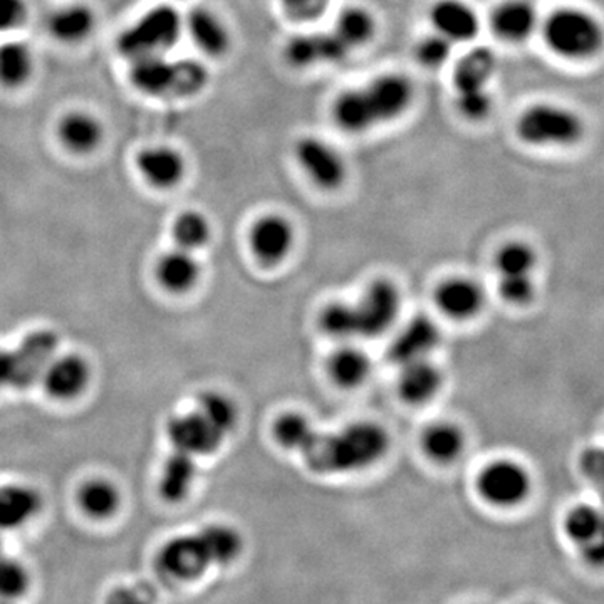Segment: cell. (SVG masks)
Listing matches in <instances>:
<instances>
[{"instance_id":"cell-1","label":"cell","mask_w":604,"mask_h":604,"mask_svg":"<svg viewBox=\"0 0 604 604\" xmlns=\"http://www.w3.org/2000/svg\"><path fill=\"white\" fill-rule=\"evenodd\" d=\"M415 101V86L407 76L387 72L360 88L347 89L334 99V125L350 135H363L407 115Z\"/></svg>"},{"instance_id":"cell-2","label":"cell","mask_w":604,"mask_h":604,"mask_svg":"<svg viewBox=\"0 0 604 604\" xmlns=\"http://www.w3.org/2000/svg\"><path fill=\"white\" fill-rule=\"evenodd\" d=\"M390 437L380 425L363 421L338 433H314L301 456L308 467L320 474L358 473L383 459Z\"/></svg>"},{"instance_id":"cell-3","label":"cell","mask_w":604,"mask_h":604,"mask_svg":"<svg viewBox=\"0 0 604 604\" xmlns=\"http://www.w3.org/2000/svg\"><path fill=\"white\" fill-rule=\"evenodd\" d=\"M129 82L149 98L188 99L207 89L211 71L198 59L145 56L129 61Z\"/></svg>"},{"instance_id":"cell-4","label":"cell","mask_w":604,"mask_h":604,"mask_svg":"<svg viewBox=\"0 0 604 604\" xmlns=\"http://www.w3.org/2000/svg\"><path fill=\"white\" fill-rule=\"evenodd\" d=\"M185 35V16L172 4H158L143 12L116 39V48L123 58L171 55Z\"/></svg>"},{"instance_id":"cell-5","label":"cell","mask_w":604,"mask_h":604,"mask_svg":"<svg viewBox=\"0 0 604 604\" xmlns=\"http://www.w3.org/2000/svg\"><path fill=\"white\" fill-rule=\"evenodd\" d=\"M540 29L547 48L567 59L591 58L600 52L604 45V32L600 22L577 9L554 11Z\"/></svg>"},{"instance_id":"cell-6","label":"cell","mask_w":604,"mask_h":604,"mask_svg":"<svg viewBox=\"0 0 604 604\" xmlns=\"http://www.w3.org/2000/svg\"><path fill=\"white\" fill-rule=\"evenodd\" d=\"M517 136L527 145L567 146L581 139L584 125L576 113L554 105H534L517 119Z\"/></svg>"},{"instance_id":"cell-7","label":"cell","mask_w":604,"mask_h":604,"mask_svg":"<svg viewBox=\"0 0 604 604\" xmlns=\"http://www.w3.org/2000/svg\"><path fill=\"white\" fill-rule=\"evenodd\" d=\"M295 160L321 191H338L348 178L347 162L331 143L318 136H302L294 146Z\"/></svg>"},{"instance_id":"cell-8","label":"cell","mask_w":604,"mask_h":604,"mask_svg":"<svg viewBox=\"0 0 604 604\" xmlns=\"http://www.w3.org/2000/svg\"><path fill=\"white\" fill-rule=\"evenodd\" d=\"M477 486L487 503L499 507H514L527 499L533 480L519 464L499 460L483 470Z\"/></svg>"},{"instance_id":"cell-9","label":"cell","mask_w":604,"mask_h":604,"mask_svg":"<svg viewBox=\"0 0 604 604\" xmlns=\"http://www.w3.org/2000/svg\"><path fill=\"white\" fill-rule=\"evenodd\" d=\"M351 52L333 31L302 32L289 39L284 58L292 68L308 69L320 65H340L350 58Z\"/></svg>"},{"instance_id":"cell-10","label":"cell","mask_w":604,"mask_h":604,"mask_svg":"<svg viewBox=\"0 0 604 604\" xmlns=\"http://www.w3.org/2000/svg\"><path fill=\"white\" fill-rule=\"evenodd\" d=\"M357 308L360 337L374 338L383 334L397 320L400 311V292L387 279L371 282Z\"/></svg>"},{"instance_id":"cell-11","label":"cell","mask_w":604,"mask_h":604,"mask_svg":"<svg viewBox=\"0 0 604 604\" xmlns=\"http://www.w3.org/2000/svg\"><path fill=\"white\" fill-rule=\"evenodd\" d=\"M136 168L143 181L157 191H174L187 177V158L168 145L146 146L136 155Z\"/></svg>"},{"instance_id":"cell-12","label":"cell","mask_w":604,"mask_h":604,"mask_svg":"<svg viewBox=\"0 0 604 604\" xmlns=\"http://www.w3.org/2000/svg\"><path fill=\"white\" fill-rule=\"evenodd\" d=\"M168 437L175 450L184 451L192 457L211 456L227 438L198 410L172 418Z\"/></svg>"},{"instance_id":"cell-13","label":"cell","mask_w":604,"mask_h":604,"mask_svg":"<svg viewBox=\"0 0 604 604\" xmlns=\"http://www.w3.org/2000/svg\"><path fill=\"white\" fill-rule=\"evenodd\" d=\"M294 238L291 221L279 214H267L257 218L249 232L252 254L265 265L284 261L294 247Z\"/></svg>"},{"instance_id":"cell-14","label":"cell","mask_w":604,"mask_h":604,"mask_svg":"<svg viewBox=\"0 0 604 604\" xmlns=\"http://www.w3.org/2000/svg\"><path fill=\"white\" fill-rule=\"evenodd\" d=\"M158 564L167 576L177 581L197 579L214 566L201 534L175 537L165 544Z\"/></svg>"},{"instance_id":"cell-15","label":"cell","mask_w":604,"mask_h":604,"mask_svg":"<svg viewBox=\"0 0 604 604\" xmlns=\"http://www.w3.org/2000/svg\"><path fill=\"white\" fill-rule=\"evenodd\" d=\"M428 18L433 32L456 46L469 45L477 39L483 28L479 12L467 4L466 0H437Z\"/></svg>"},{"instance_id":"cell-16","label":"cell","mask_w":604,"mask_h":604,"mask_svg":"<svg viewBox=\"0 0 604 604\" xmlns=\"http://www.w3.org/2000/svg\"><path fill=\"white\" fill-rule=\"evenodd\" d=\"M58 350V338L49 331L29 334L21 347L12 353L14 358V377L12 387L29 388L45 377L49 364L55 361Z\"/></svg>"},{"instance_id":"cell-17","label":"cell","mask_w":604,"mask_h":604,"mask_svg":"<svg viewBox=\"0 0 604 604\" xmlns=\"http://www.w3.org/2000/svg\"><path fill=\"white\" fill-rule=\"evenodd\" d=\"M185 35L207 58L221 59L231 51L232 36L227 25L217 12L204 6L192 9L185 16Z\"/></svg>"},{"instance_id":"cell-18","label":"cell","mask_w":604,"mask_h":604,"mask_svg":"<svg viewBox=\"0 0 604 604\" xmlns=\"http://www.w3.org/2000/svg\"><path fill=\"white\" fill-rule=\"evenodd\" d=\"M537 14L529 0H506L490 14V31L504 42H526L539 29Z\"/></svg>"},{"instance_id":"cell-19","label":"cell","mask_w":604,"mask_h":604,"mask_svg":"<svg viewBox=\"0 0 604 604\" xmlns=\"http://www.w3.org/2000/svg\"><path fill=\"white\" fill-rule=\"evenodd\" d=\"M58 138L68 152L86 157L95 154L105 142V126L89 111H69L59 119Z\"/></svg>"},{"instance_id":"cell-20","label":"cell","mask_w":604,"mask_h":604,"mask_svg":"<svg viewBox=\"0 0 604 604\" xmlns=\"http://www.w3.org/2000/svg\"><path fill=\"white\" fill-rule=\"evenodd\" d=\"M497 72V56L487 46H477L457 61L454 71L456 95L489 91V82Z\"/></svg>"},{"instance_id":"cell-21","label":"cell","mask_w":604,"mask_h":604,"mask_svg":"<svg viewBox=\"0 0 604 604\" xmlns=\"http://www.w3.org/2000/svg\"><path fill=\"white\" fill-rule=\"evenodd\" d=\"M484 291L470 279H448L438 285L435 301L441 313L454 320H469L476 316L484 306Z\"/></svg>"},{"instance_id":"cell-22","label":"cell","mask_w":604,"mask_h":604,"mask_svg":"<svg viewBox=\"0 0 604 604\" xmlns=\"http://www.w3.org/2000/svg\"><path fill=\"white\" fill-rule=\"evenodd\" d=\"M438 341H440V333L433 321L423 316L415 318L391 343V361L403 367L410 361L423 360L431 350H435Z\"/></svg>"},{"instance_id":"cell-23","label":"cell","mask_w":604,"mask_h":604,"mask_svg":"<svg viewBox=\"0 0 604 604\" xmlns=\"http://www.w3.org/2000/svg\"><path fill=\"white\" fill-rule=\"evenodd\" d=\"M96 29V14L86 4L56 9L48 19V32L62 45H81Z\"/></svg>"},{"instance_id":"cell-24","label":"cell","mask_w":604,"mask_h":604,"mask_svg":"<svg viewBox=\"0 0 604 604\" xmlns=\"http://www.w3.org/2000/svg\"><path fill=\"white\" fill-rule=\"evenodd\" d=\"M46 390L58 400H71L82 393L89 381V367L79 357L55 358L45 377Z\"/></svg>"},{"instance_id":"cell-25","label":"cell","mask_w":604,"mask_h":604,"mask_svg":"<svg viewBox=\"0 0 604 604\" xmlns=\"http://www.w3.org/2000/svg\"><path fill=\"white\" fill-rule=\"evenodd\" d=\"M36 71V56L29 42L8 38L0 41V86L19 89L31 81Z\"/></svg>"},{"instance_id":"cell-26","label":"cell","mask_w":604,"mask_h":604,"mask_svg":"<svg viewBox=\"0 0 604 604\" xmlns=\"http://www.w3.org/2000/svg\"><path fill=\"white\" fill-rule=\"evenodd\" d=\"M400 380H398V390L401 398L408 403L420 405L431 400L438 393L441 387V374L435 364L423 360L410 361L403 364Z\"/></svg>"},{"instance_id":"cell-27","label":"cell","mask_w":604,"mask_h":604,"mask_svg":"<svg viewBox=\"0 0 604 604\" xmlns=\"http://www.w3.org/2000/svg\"><path fill=\"white\" fill-rule=\"evenodd\" d=\"M158 282L172 292H187L201 277V265L194 252L177 247L162 255L157 264Z\"/></svg>"},{"instance_id":"cell-28","label":"cell","mask_w":604,"mask_h":604,"mask_svg":"<svg viewBox=\"0 0 604 604\" xmlns=\"http://www.w3.org/2000/svg\"><path fill=\"white\" fill-rule=\"evenodd\" d=\"M41 509V497L25 486L0 487V530L26 526Z\"/></svg>"},{"instance_id":"cell-29","label":"cell","mask_w":604,"mask_h":604,"mask_svg":"<svg viewBox=\"0 0 604 604\" xmlns=\"http://www.w3.org/2000/svg\"><path fill=\"white\" fill-rule=\"evenodd\" d=\"M351 51L364 48L373 41L377 36V18L368 9L360 6H351L343 9L334 21V28L331 29Z\"/></svg>"},{"instance_id":"cell-30","label":"cell","mask_w":604,"mask_h":604,"mask_svg":"<svg viewBox=\"0 0 604 604\" xmlns=\"http://www.w3.org/2000/svg\"><path fill=\"white\" fill-rule=\"evenodd\" d=\"M195 474V457L184 454V451L175 450L171 459L165 462L164 474H162L160 493L168 503H181L191 494L194 486Z\"/></svg>"},{"instance_id":"cell-31","label":"cell","mask_w":604,"mask_h":604,"mask_svg":"<svg viewBox=\"0 0 604 604\" xmlns=\"http://www.w3.org/2000/svg\"><path fill=\"white\" fill-rule=\"evenodd\" d=\"M421 445L430 459L448 464L459 459L464 447H466V438L456 425L435 423L425 430Z\"/></svg>"},{"instance_id":"cell-32","label":"cell","mask_w":604,"mask_h":604,"mask_svg":"<svg viewBox=\"0 0 604 604\" xmlns=\"http://www.w3.org/2000/svg\"><path fill=\"white\" fill-rule=\"evenodd\" d=\"M370 370V358L357 348H343L330 360L331 378L344 388L360 387L367 380Z\"/></svg>"},{"instance_id":"cell-33","label":"cell","mask_w":604,"mask_h":604,"mask_svg":"<svg viewBox=\"0 0 604 604\" xmlns=\"http://www.w3.org/2000/svg\"><path fill=\"white\" fill-rule=\"evenodd\" d=\"M177 247L185 251H201L211 242L212 225L205 214L198 211H185L175 218L172 228Z\"/></svg>"},{"instance_id":"cell-34","label":"cell","mask_w":604,"mask_h":604,"mask_svg":"<svg viewBox=\"0 0 604 604\" xmlns=\"http://www.w3.org/2000/svg\"><path fill=\"white\" fill-rule=\"evenodd\" d=\"M202 540L207 547L214 566L232 563L242 551V537L237 530L228 526H208L201 530Z\"/></svg>"},{"instance_id":"cell-35","label":"cell","mask_w":604,"mask_h":604,"mask_svg":"<svg viewBox=\"0 0 604 604\" xmlns=\"http://www.w3.org/2000/svg\"><path fill=\"white\" fill-rule=\"evenodd\" d=\"M79 504L88 516L95 519H106L113 516L119 506V494L111 483L91 480L82 486L79 493Z\"/></svg>"},{"instance_id":"cell-36","label":"cell","mask_w":604,"mask_h":604,"mask_svg":"<svg viewBox=\"0 0 604 604\" xmlns=\"http://www.w3.org/2000/svg\"><path fill=\"white\" fill-rule=\"evenodd\" d=\"M314 433H316V428L306 417L299 413L282 415L274 425V437L279 445L299 454L308 447Z\"/></svg>"},{"instance_id":"cell-37","label":"cell","mask_w":604,"mask_h":604,"mask_svg":"<svg viewBox=\"0 0 604 604\" xmlns=\"http://www.w3.org/2000/svg\"><path fill=\"white\" fill-rule=\"evenodd\" d=\"M320 324L328 337L338 338V340L360 337V323H358L354 304H344V302L330 304L321 313Z\"/></svg>"},{"instance_id":"cell-38","label":"cell","mask_w":604,"mask_h":604,"mask_svg":"<svg viewBox=\"0 0 604 604\" xmlns=\"http://www.w3.org/2000/svg\"><path fill=\"white\" fill-rule=\"evenodd\" d=\"M536 262V252L530 245L524 244V242H509L500 247L496 257V267L499 271V277L533 275Z\"/></svg>"},{"instance_id":"cell-39","label":"cell","mask_w":604,"mask_h":604,"mask_svg":"<svg viewBox=\"0 0 604 604\" xmlns=\"http://www.w3.org/2000/svg\"><path fill=\"white\" fill-rule=\"evenodd\" d=\"M604 523V514L591 506H577L571 510L564 520L567 537L577 546L590 543Z\"/></svg>"},{"instance_id":"cell-40","label":"cell","mask_w":604,"mask_h":604,"mask_svg":"<svg viewBox=\"0 0 604 604\" xmlns=\"http://www.w3.org/2000/svg\"><path fill=\"white\" fill-rule=\"evenodd\" d=\"M198 411L211 421L214 427H217L225 437H228L237 423V408L224 394L207 391L202 394L198 400Z\"/></svg>"},{"instance_id":"cell-41","label":"cell","mask_w":604,"mask_h":604,"mask_svg":"<svg viewBox=\"0 0 604 604\" xmlns=\"http://www.w3.org/2000/svg\"><path fill=\"white\" fill-rule=\"evenodd\" d=\"M454 48H456V45H451L444 36L433 32V35L425 36L417 42L415 59L425 69H440L450 61Z\"/></svg>"},{"instance_id":"cell-42","label":"cell","mask_w":604,"mask_h":604,"mask_svg":"<svg viewBox=\"0 0 604 604\" xmlns=\"http://www.w3.org/2000/svg\"><path fill=\"white\" fill-rule=\"evenodd\" d=\"M29 576L18 561L0 554V597H18L28 590Z\"/></svg>"},{"instance_id":"cell-43","label":"cell","mask_w":604,"mask_h":604,"mask_svg":"<svg viewBox=\"0 0 604 604\" xmlns=\"http://www.w3.org/2000/svg\"><path fill=\"white\" fill-rule=\"evenodd\" d=\"M333 0H279L282 11L295 22H314L323 18Z\"/></svg>"},{"instance_id":"cell-44","label":"cell","mask_w":604,"mask_h":604,"mask_svg":"<svg viewBox=\"0 0 604 604\" xmlns=\"http://www.w3.org/2000/svg\"><path fill=\"white\" fill-rule=\"evenodd\" d=\"M499 292L504 301L510 302L514 306H524L533 301L536 285L533 275H509L499 277Z\"/></svg>"},{"instance_id":"cell-45","label":"cell","mask_w":604,"mask_h":604,"mask_svg":"<svg viewBox=\"0 0 604 604\" xmlns=\"http://www.w3.org/2000/svg\"><path fill=\"white\" fill-rule=\"evenodd\" d=\"M456 105L460 115L469 121H484L493 113L494 99L490 91L456 95Z\"/></svg>"},{"instance_id":"cell-46","label":"cell","mask_w":604,"mask_h":604,"mask_svg":"<svg viewBox=\"0 0 604 604\" xmlns=\"http://www.w3.org/2000/svg\"><path fill=\"white\" fill-rule=\"evenodd\" d=\"M29 14L28 0H0V38L21 29Z\"/></svg>"},{"instance_id":"cell-47","label":"cell","mask_w":604,"mask_h":604,"mask_svg":"<svg viewBox=\"0 0 604 604\" xmlns=\"http://www.w3.org/2000/svg\"><path fill=\"white\" fill-rule=\"evenodd\" d=\"M581 551H583L587 563L593 564V566H604V523L601 529L597 530L596 536L590 543L584 544Z\"/></svg>"},{"instance_id":"cell-48","label":"cell","mask_w":604,"mask_h":604,"mask_svg":"<svg viewBox=\"0 0 604 604\" xmlns=\"http://www.w3.org/2000/svg\"><path fill=\"white\" fill-rule=\"evenodd\" d=\"M14 377V358L12 353L0 350V388L12 384Z\"/></svg>"},{"instance_id":"cell-49","label":"cell","mask_w":604,"mask_h":604,"mask_svg":"<svg viewBox=\"0 0 604 604\" xmlns=\"http://www.w3.org/2000/svg\"><path fill=\"white\" fill-rule=\"evenodd\" d=\"M2 547H4V540H2V536H0V554H2Z\"/></svg>"}]
</instances>
